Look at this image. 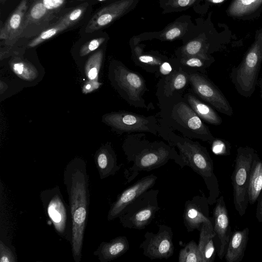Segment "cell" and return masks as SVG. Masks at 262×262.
I'll return each mask as SVG.
<instances>
[{
    "label": "cell",
    "instance_id": "6da1fadb",
    "mask_svg": "<svg viewBox=\"0 0 262 262\" xmlns=\"http://www.w3.org/2000/svg\"><path fill=\"white\" fill-rule=\"evenodd\" d=\"M63 183L72 219V255L75 262H80L90 201L89 176L86 164L83 160L75 159L67 165Z\"/></svg>",
    "mask_w": 262,
    "mask_h": 262
},
{
    "label": "cell",
    "instance_id": "7a4b0ae2",
    "mask_svg": "<svg viewBox=\"0 0 262 262\" xmlns=\"http://www.w3.org/2000/svg\"><path fill=\"white\" fill-rule=\"evenodd\" d=\"M127 159L132 165L124 170L127 183L140 171H150L166 164L172 160L181 168L184 163L175 149L164 144H127L124 147Z\"/></svg>",
    "mask_w": 262,
    "mask_h": 262
},
{
    "label": "cell",
    "instance_id": "3957f363",
    "mask_svg": "<svg viewBox=\"0 0 262 262\" xmlns=\"http://www.w3.org/2000/svg\"><path fill=\"white\" fill-rule=\"evenodd\" d=\"M179 149L184 166L190 167L204 180L209 191V205L215 203L220 189L218 181L214 172L213 163L207 149L198 142L190 140L173 141Z\"/></svg>",
    "mask_w": 262,
    "mask_h": 262
},
{
    "label": "cell",
    "instance_id": "277c9868",
    "mask_svg": "<svg viewBox=\"0 0 262 262\" xmlns=\"http://www.w3.org/2000/svg\"><path fill=\"white\" fill-rule=\"evenodd\" d=\"M262 64V32L255 39L245 57L236 67L232 68L230 77L237 93L244 97L254 93Z\"/></svg>",
    "mask_w": 262,
    "mask_h": 262
},
{
    "label": "cell",
    "instance_id": "5b68a950",
    "mask_svg": "<svg viewBox=\"0 0 262 262\" xmlns=\"http://www.w3.org/2000/svg\"><path fill=\"white\" fill-rule=\"evenodd\" d=\"M158 189H150L128 205L119 216L124 228L143 230L148 225L160 210Z\"/></svg>",
    "mask_w": 262,
    "mask_h": 262
},
{
    "label": "cell",
    "instance_id": "8992f818",
    "mask_svg": "<svg viewBox=\"0 0 262 262\" xmlns=\"http://www.w3.org/2000/svg\"><path fill=\"white\" fill-rule=\"evenodd\" d=\"M40 199L43 207L57 234L71 244L72 219L58 186L42 190Z\"/></svg>",
    "mask_w": 262,
    "mask_h": 262
},
{
    "label": "cell",
    "instance_id": "52a82bcc",
    "mask_svg": "<svg viewBox=\"0 0 262 262\" xmlns=\"http://www.w3.org/2000/svg\"><path fill=\"white\" fill-rule=\"evenodd\" d=\"M68 0H37L31 3L20 37H36L56 21Z\"/></svg>",
    "mask_w": 262,
    "mask_h": 262
},
{
    "label": "cell",
    "instance_id": "ba28073f",
    "mask_svg": "<svg viewBox=\"0 0 262 262\" xmlns=\"http://www.w3.org/2000/svg\"><path fill=\"white\" fill-rule=\"evenodd\" d=\"M255 152L253 148L249 146L239 147L237 149L231 180L234 205L241 216L245 214L249 203L248 183Z\"/></svg>",
    "mask_w": 262,
    "mask_h": 262
},
{
    "label": "cell",
    "instance_id": "9c48e42d",
    "mask_svg": "<svg viewBox=\"0 0 262 262\" xmlns=\"http://www.w3.org/2000/svg\"><path fill=\"white\" fill-rule=\"evenodd\" d=\"M171 227L166 225H159L157 233L146 232L144 240L140 245L143 254L150 259H168L174 251Z\"/></svg>",
    "mask_w": 262,
    "mask_h": 262
},
{
    "label": "cell",
    "instance_id": "30bf717a",
    "mask_svg": "<svg viewBox=\"0 0 262 262\" xmlns=\"http://www.w3.org/2000/svg\"><path fill=\"white\" fill-rule=\"evenodd\" d=\"M189 79L194 92L200 97L224 115H233V108L226 97L210 80L198 74H190Z\"/></svg>",
    "mask_w": 262,
    "mask_h": 262
},
{
    "label": "cell",
    "instance_id": "8fae6325",
    "mask_svg": "<svg viewBox=\"0 0 262 262\" xmlns=\"http://www.w3.org/2000/svg\"><path fill=\"white\" fill-rule=\"evenodd\" d=\"M158 177L154 174L144 177L123 190L112 204L108 212L107 220L118 218L124 209L140 195L151 188Z\"/></svg>",
    "mask_w": 262,
    "mask_h": 262
},
{
    "label": "cell",
    "instance_id": "7c38bea8",
    "mask_svg": "<svg viewBox=\"0 0 262 262\" xmlns=\"http://www.w3.org/2000/svg\"><path fill=\"white\" fill-rule=\"evenodd\" d=\"M208 205L205 195H195L185 202L183 219L188 232L200 231L203 224L213 223V217L209 216Z\"/></svg>",
    "mask_w": 262,
    "mask_h": 262
},
{
    "label": "cell",
    "instance_id": "4fadbf2b",
    "mask_svg": "<svg viewBox=\"0 0 262 262\" xmlns=\"http://www.w3.org/2000/svg\"><path fill=\"white\" fill-rule=\"evenodd\" d=\"M135 0H118L103 7L88 22L85 32L91 33L116 20L133 8Z\"/></svg>",
    "mask_w": 262,
    "mask_h": 262
},
{
    "label": "cell",
    "instance_id": "5bb4252c",
    "mask_svg": "<svg viewBox=\"0 0 262 262\" xmlns=\"http://www.w3.org/2000/svg\"><path fill=\"white\" fill-rule=\"evenodd\" d=\"M88 6L87 3H83L60 16L48 28L35 37L28 43V47H35L74 26L81 19Z\"/></svg>",
    "mask_w": 262,
    "mask_h": 262
},
{
    "label": "cell",
    "instance_id": "9a60e30c",
    "mask_svg": "<svg viewBox=\"0 0 262 262\" xmlns=\"http://www.w3.org/2000/svg\"><path fill=\"white\" fill-rule=\"evenodd\" d=\"M30 0H21L18 5L0 27V39L8 45L14 43L23 32Z\"/></svg>",
    "mask_w": 262,
    "mask_h": 262
},
{
    "label": "cell",
    "instance_id": "2e32d148",
    "mask_svg": "<svg viewBox=\"0 0 262 262\" xmlns=\"http://www.w3.org/2000/svg\"><path fill=\"white\" fill-rule=\"evenodd\" d=\"M215 203L213 212V230L220 243L217 254L219 258L222 259L231 235V230L223 196L217 198Z\"/></svg>",
    "mask_w": 262,
    "mask_h": 262
},
{
    "label": "cell",
    "instance_id": "e0dca14e",
    "mask_svg": "<svg viewBox=\"0 0 262 262\" xmlns=\"http://www.w3.org/2000/svg\"><path fill=\"white\" fill-rule=\"evenodd\" d=\"M106 120L110 125L124 132L151 131L150 120L135 114L117 113L108 115Z\"/></svg>",
    "mask_w": 262,
    "mask_h": 262
},
{
    "label": "cell",
    "instance_id": "ac0fdd59",
    "mask_svg": "<svg viewBox=\"0 0 262 262\" xmlns=\"http://www.w3.org/2000/svg\"><path fill=\"white\" fill-rule=\"evenodd\" d=\"M179 120L202 140L212 142L214 138L194 111L185 103H179L176 109Z\"/></svg>",
    "mask_w": 262,
    "mask_h": 262
},
{
    "label": "cell",
    "instance_id": "d6986e66",
    "mask_svg": "<svg viewBox=\"0 0 262 262\" xmlns=\"http://www.w3.org/2000/svg\"><path fill=\"white\" fill-rule=\"evenodd\" d=\"M118 85L126 93L132 101H140L141 92L145 88L142 78L137 73L126 68L119 67L116 75Z\"/></svg>",
    "mask_w": 262,
    "mask_h": 262
},
{
    "label": "cell",
    "instance_id": "ffe728a7",
    "mask_svg": "<svg viewBox=\"0 0 262 262\" xmlns=\"http://www.w3.org/2000/svg\"><path fill=\"white\" fill-rule=\"evenodd\" d=\"M129 243L125 236H117L109 242H101L94 252L100 262H109L125 254L129 249Z\"/></svg>",
    "mask_w": 262,
    "mask_h": 262
},
{
    "label": "cell",
    "instance_id": "44dd1931",
    "mask_svg": "<svg viewBox=\"0 0 262 262\" xmlns=\"http://www.w3.org/2000/svg\"><path fill=\"white\" fill-rule=\"evenodd\" d=\"M249 233V228H246L231 234L224 255L227 262H239L242 260L248 243Z\"/></svg>",
    "mask_w": 262,
    "mask_h": 262
},
{
    "label": "cell",
    "instance_id": "7402d4cb",
    "mask_svg": "<svg viewBox=\"0 0 262 262\" xmlns=\"http://www.w3.org/2000/svg\"><path fill=\"white\" fill-rule=\"evenodd\" d=\"M95 162L101 180L115 174L121 168L114 152L108 147L101 148L97 153Z\"/></svg>",
    "mask_w": 262,
    "mask_h": 262
},
{
    "label": "cell",
    "instance_id": "603a6c76",
    "mask_svg": "<svg viewBox=\"0 0 262 262\" xmlns=\"http://www.w3.org/2000/svg\"><path fill=\"white\" fill-rule=\"evenodd\" d=\"M200 231L198 244L199 253L202 262H212L215 256L213 238L216 235L213 224H204Z\"/></svg>",
    "mask_w": 262,
    "mask_h": 262
},
{
    "label": "cell",
    "instance_id": "cb8c5ba5",
    "mask_svg": "<svg viewBox=\"0 0 262 262\" xmlns=\"http://www.w3.org/2000/svg\"><path fill=\"white\" fill-rule=\"evenodd\" d=\"M262 190V160L255 152L252 161L248 183L249 203L254 204Z\"/></svg>",
    "mask_w": 262,
    "mask_h": 262
},
{
    "label": "cell",
    "instance_id": "d4e9b609",
    "mask_svg": "<svg viewBox=\"0 0 262 262\" xmlns=\"http://www.w3.org/2000/svg\"><path fill=\"white\" fill-rule=\"evenodd\" d=\"M187 101L197 115L205 121L214 125H219L222 123L220 116L208 105L203 103L192 95L187 96Z\"/></svg>",
    "mask_w": 262,
    "mask_h": 262
},
{
    "label": "cell",
    "instance_id": "484cf974",
    "mask_svg": "<svg viewBox=\"0 0 262 262\" xmlns=\"http://www.w3.org/2000/svg\"><path fill=\"white\" fill-rule=\"evenodd\" d=\"M261 4L262 0H233L227 13L231 16H243L254 12Z\"/></svg>",
    "mask_w": 262,
    "mask_h": 262
},
{
    "label": "cell",
    "instance_id": "4316f807",
    "mask_svg": "<svg viewBox=\"0 0 262 262\" xmlns=\"http://www.w3.org/2000/svg\"><path fill=\"white\" fill-rule=\"evenodd\" d=\"M102 57V51L100 50L91 56L87 61L85 66V73L89 80L97 81Z\"/></svg>",
    "mask_w": 262,
    "mask_h": 262
},
{
    "label": "cell",
    "instance_id": "83f0119b",
    "mask_svg": "<svg viewBox=\"0 0 262 262\" xmlns=\"http://www.w3.org/2000/svg\"><path fill=\"white\" fill-rule=\"evenodd\" d=\"M179 262H202L198 244L193 240L189 242L181 249L178 256Z\"/></svg>",
    "mask_w": 262,
    "mask_h": 262
},
{
    "label": "cell",
    "instance_id": "f1b7e54d",
    "mask_svg": "<svg viewBox=\"0 0 262 262\" xmlns=\"http://www.w3.org/2000/svg\"><path fill=\"white\" fill-rule=\"evenodd\" d=\"M13 72L19 77L26 80L32 79L36 77V71L29 63L24 61H16L12 64Z\"/></svg>",
    "mask_w": 262,
    "mask_h": 262
},
{
    "label": "cell",
    "instance_id": "f546056e",
    "mask_svg": "<svg viewBox=\"0 0 262 262\" xmlns=\"http://www.w3.org/2000/svg\"><path fill=\"white\" fill-rule=\"evenodd\" d=\"M13 247L1 238L0 241V261L16 262L17 256Z\"/></svg>",
    "mask_w": 262,
    "mask_h": 262
},
{
    "label": "cell",
    "instance_id": "4dcf8cb0",
    "mask_svg": "<svg viewBox=\"0 0 262 262\" xmlns=\"http://www.w3.org/2000/svg\"><path fill=\"white\" fill-rule=\"evenodd\" d=\"M105 39L104 37H100L93 39L86 42L80 50V55L83 56L95 51L105 41Z\"/></svg>",
    "mask_w": 262,
    "mask_h": 262
},
{
    "label": "cell",
    "instance_id": "1f68e13d",
    "mask_svg": "<svg viewBox=\"0 0 262 262\" xmlns=\"http://www.w3.org/2000/svg\"><path fill=\"white\" fill-rule=\"evenodd\" d=\"M202 43L201 41L194 40L189 42L185 47L184 51L188 56H194L199 54L201 50Z\"/></svg>",
    "mask_w": 262,
    "mask_h": 262
},
{
    "label": "cell",
    "instance_id": "d6a6232c",
    "mask_svg": "<svg viewBox=\"0 0 262 262\" xmlns=\"http://www.w3.org/2000/svg\"><path fill=\"white\" fill-rule=\"evenodd\" d=\"M187 83V76L183 72L177 73L172 78L171 88L173 90H180L183 88Z\"/></svg>",
    "mask_w": 262,
    "mask_h": 262
},
{
    "label": "cell",
    "instance_id": "836d02e7",
    "mask_svg": "<svg viewBox=\"0 0 262 262\" xmlns=\"http://www.w3.org/2000/svg\"><path fill=\"white\" fill-rule=\"evenodd\" d=\"M212 150L216 155H226L227 150L226 145L221 140H215L212 141Z\"/></svg>",
    "mask_w": 262,
    "mask_h": 262
},
{
    "label": "cell",
    "instance_id": "e575fe53",
    "mask_svg": "<svg viewBox=\"0 0 262 262\" xmlns=\"http://www.w3.org/2000/svg\"><path fill=\"white\" fill-rule=\"evenodd\" d=\"M183 63L190 67L200 68L204 66V62L201 58L191 57L184 59Z\"/></svg>",
    "mask_w": 262,
    "mask_h": 262
},
{
    "label": "cell",
    "instance_id": "d590c367",
    "mask_svg": "<svg viewBox=\"0 0 262 262\" xmlns=\"http://www.w3.org/2000/svg\"><path fill=\"white\" fill-rule=\"evenodd\" d=\"M139 60L143 63L150 65H159L161 61L158 58L148 55H140L138 56Z\"/></svg>",
    "mask_w": 262,
    "mask_h": 262
},
{
    "label": "cell",
    "instance_id": "8d00e7d4",
    "mask_svg": "<svg viewBox=\"0 0 262 262\" xmlns=\"http://www.w3.org/2000/svg\"><path fill=\"white\" fill-rule=\"evenodd\" d=\"M181 34V29L176 27L171 28L165 32L164 36L166 39L171 40L180 36Z\"/></svg>",
    "mask_w": 262,
    "mask_h": 262
},
{
    "label": "cell",
    "instance_id": "74e56055",
    "mask_svg": "<svg viewBox=\"0 0 262 262\" xmlns=\"http://www.w3.org/2000/svg\"><path fill=\"white\" fill-rule=\"evenodd\" d=\"M101 83L97 81H91L86 83L83 87L82 92L84 94H86L92 92L93 91L98 89Z\"/></svg>",
    "mask_w": 262,
    "mask_h": 262
},
{
    "label": "cell",
    "instance_id": "f35d334b",
    "mask_svg": "<svg viewBox=\"0 0 262 262\" xmlns=\"http://www.w3.org/2000/svg\"><path fill=\"white\" fill-rule=\"evenodd\" d=\"M256 217L259 222L262 224V190L257 198Z\"/></svg>",
    "mask_w": 262,
    "mask_h": 262
},
{
    "label": "cell",
    "instance_id": "ab89813d",
    "mask_svg": "<svg viewBox=\"0 0 262 262\" xmlns=\"http://www.w3.org/2000/svg\"><path fill=\"white\" fill-rule=\"evenodd\" d=\"M171 67L169 63L163 62L160 67V72L163 75H167L171 71Z\"/></svg>",
    "mask_w": 262,
    "mask_h": 262
},
{
    "label": "cell",
    "instance_id": "60d3db41",
    "mask_svg": "<svg viewBox=\"0 0 262 262\" xmlns=\"http://www.w3.org/2000/svg\"><path fill=\"white\" fill-rule=\"evenodd\" d=\"M194 0H177V5L181 7H186L193 3Z\"/></svg>",
    "mask_w": 262,
    "mask_h": 262
},
{
    "label": "cell",
    "instance_id": "b9f144b4",
    "mask_svg": "<svg viewBox=\"0 0 262 262\" xmlns=\"http://www.w3.org/2000/svg\"><path fill=\"white\" fill-rule=\"evenodd\" d=\"M259 86L260 90V97L262 101V78L259 81Z\"/></svg>",
    "mask_w": 262,
    "mask_h": 262
},
{
    "label": "cell",
    "instance_id": "7bdbcfd3",
    "mask_svg": "<svg viewBox=\"0 0 262 262\" xmlns=\"http://www.w3.org/2000/svg\"><path fill=\"white\" fill-rule=\"evenodd\" d=\"M224 1V0H209L210 2L214 4L220 3L223 2Z\"/></svg>",
    "mask_w": 262,
    "mask_h": 262
},
{
    "label": "cell",
    "instance_id": "ee69618b",
    "mask_svg": "<svg viewBox=\"0 0 262 262\" xmlns=\"http://www.w3.org/2000/svg\"><path fill=\"white\" fill-rule=\"evenodd\" d=\"M6 0H0V2L2 4H4L6 2Z\"/></svg>",
    "mask_w": 262,
    "mask_h": 262
},
{
    "label": "cell",
    "instance_id": "f6af8a7d",
    "mask_svg": "<svg viewBox=\"0 0 262 262\" xmlns=\"http://www.w3.org/2000/svg\"><path fill=\"white\" fill-rule=\"evenodd\" d=\"M31 1V3L33 2H34L35 1H37V0H30Z\"/></svg>",
    "mask_w": 262,
    "mask_h": 262
},
{
    "label": "cell",
    "instance_id": "bcb514c9",
    "mask_svg": "<svg viewBox=\"0 0 262 262\" xmlns=\"http://www.w3.org/2000/svg\"><path fill=\"white\" fill-rule=\"evenodd\" d=\"M100 1H105V0H99Z\"/></svg>",
    "mask_w": 262,
    "mask_h": 262
},
{
    "label": "cell",
    "instance_id": "7dc6e473",
    "mask_svg": "<svg viewBox=\"0 0 262 262\" xmlns=\"http://www.w3.org/2000/svg\"><path fill=\"white\" fill-rule=\"evenodd\" d=\"M77 1H83V0H77Z\"/></svg>",
    "mask_w": 262,
    "mask_h": 262
}]
</instances>
